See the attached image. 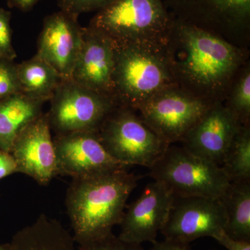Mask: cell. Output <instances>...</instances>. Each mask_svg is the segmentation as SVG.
<instances>
[{
	"mask_svg": "<svg viewBox=\"0 0 250 250\" xmlns=\"http://www.w3.org/2000/svg\"><path fill=\"white\" fill-rule=\"evenodd\" d=\"M164 51L176 85L211 104L226 100L248 49L174 18Z\"/></svg>",
	"mask_w": 250,
	"mask_h": 250,
	"instance_id": "1",
	"label": "cell"
},
{
	"mask_svg": "<svg viewBox=\"0 0 250 250\" xmlns=\"http://www.w3.org/2000/svg\"><path fill=\"white\" fill-rule=\"evenodd\" d=\"M126 169L72 179L65 207L77 245L111 234L121 223L126 202L139 179Z\"/></svg>",
	"mask_w": 250,
	"mask_h": 250,
	"instance_id": "2",
	"label": "cell"
},
{
	"mask_svg": "<svg viewBox=\"0 0 250 250\" xmlns=\"http://www.w3.org/2000/svg\"><path fill=\"white\" fill-rule=\"evenodd\" d=\"M174 19L164 0H113L96 13L88 27L117 45L164 48Z\"/></svg>",
	"mask_w": 250,
	"mask_h": 250,
	"instance_id": "3",
	"label": "cell"
},
{
	"mask_svg": "<svg viewBox=\"0 0 250 250\" xmlns=\"http://www.w3.org/2000/svg\"><path fill=\"white\" fill-rule=\"evenodd\" d=\"M116 49L113 97L120 106L136 110L156 94L177 85L164 47L116 45Z\"/></svg>",
	"mask_w": 250,
	"mask_h": 250,
	"instance_id": "4",
	"label": "cell"
},
{
	"mask_svg": "<svg viewBox=\"0 0 250 250\" xmlns=\"http://www.w3.org/2000/svg\"><path fill=\"white\" fill-rule=\"evenodd\" d=\"M149 170L153 179L175 196L221 198L230 184L220 166L172 144Z\"/></svg>",
	"mask_w": 250,
	"mask_h": 250,
	"instance_id": "5",
	"label": "cell"
},
{
	"mask_svg": "<svg viewBox=\"0 0 250 250\" xmlns=\"http://www.w3.org/2000/svg\"><path fill=\"white\" fill-rule=\"evenodd\" d=\"M102 143L115 159L128 166L153 165L169 146L133 108L119 106L98 130Z\"/></svg>",
	"mask_w": 250,
	"mask_h": 250,
	"instance_id": "6",
	"label": "cell"
},
{
	"mask_svg": "<svg viewBox=\"0 0 250 250\" xmlns=\"http://www.w3.org/2000/svg\"><path fill=\"white\" fill-rule=\"evenodd\" d=\"M46 113L55 134L98 131L120 105L113 97L75 83L62 80L49 100Z\"/></svg>",
	"mask_w": 250,
	"mask_h": 250,
	"instance_id": "7",
	"label": "cell"
},
{
	"mask_svg": "<svg viewBox=\"0 0 250 250\" xmlns=\"http://www.w3.org/2000/svg\"><path fill=\"white\" fill-rule=\"evenodd\" d=\"M174 18L248 49L250 0H164Z\"/></svg>",
	"mask_w": 250,
	"mask_h": 250,
	"instance_id": "8",
	"label": "cell"
},
{
	"mask_svg": "<svg viewBox=\"0 0 250 250\" xmlns=\"http://www.w3.org/2000/svg\"><path fill=\"white\" fill-rule=\"evenodd\" d=\"M211 104L174 85L156 94L136 111L163 141L171 145L181 142Z\"/></svg>",
	"mask_w": 250,
	"mask_h": 250,
	"instance_id": "9",
	"label": "cell"
},
{
	"mask_svg": "<svg viewBox=\"0 0 250 250\" xmlns=\"http://www.w3.org/2000/svg\"><path fill=\"white\" fill-rule=\"evenodd\" d=\"M227 221L220 198L174 195L161 233L165 239L190 243L202 237L214 238L225 231Z\"/></svg>",
	"mask_w": 250,
	"mask_h": 250,
	"instance_id": "10",
	"label": "cell"
},
{
	"mask_svg": "<svg viewBox=\"0 0 250 250\" xmlns=\"http://www.w3.org/2000/svg\"><path fill=\"white\" fill-rule=\"evenodd\" d=\"M53 141L58 175L80 178L129 167L107 152L98 131L56 134Z\"/></svg>",
	"mask_w": 250,
	"mask_h": 250,
	"instance_id": "11",
	"label": "cell"
},
{
	"mask_svg": "<svg viewBox=\"0 0 250 250\" xmlns=\"http://www.w3.org/2000/svg\"><path fill=\"white\" fill-rule=\"evenodd\" d=\"M51 131L47 114L42 113L21 131L11 149L18 173L29 176L41 186L58 176Z\"/></svg>",
	"mask_w": 250,
	"mask_h": 250,
	"instance_id": "12",
	"label": "cell"
},
{
	"mask_svg": "<svg viewBox=\"0 0 250 250\" xmlns=\"http://www.w3.org/2000/svg\"><path fill=\"white\" fill-rule=\"evenodd\" d=\"M82 33L78 18L61 10L49 15L44 20L36 55L55 69L62 80H70Z\"/></svg>",
	"mask_w": 250,
	"mask_h": 250,
	"instance_id": "13",
	"label": "cell"
},
{
	"mask_svg": "<svg viewBox=\"0 0 250 250\" xmlns=\"http://www.w3.org/2000/svg\"><path fill=\"white\" fill-rule=\"evenodd\" d=\"M173 197L172 192L159 182L148 184L141 196L125 211L118 237L134 244L154 243L165 225Z\"/></svg>",
	"mask_w": 250,
	"mask_h": 250,
	"instance_id": "14",
	"label": "cell"
},
{
	"mask_svg": "<svg viewBox=\"0 0 250 250\" xmlns=\"http://www.w3.org/2000/svg\"><path fill=\"white\" fill-rule=\"evenodd\" d=\"M116 52V45L107 36L89 27H83L82 45L70 80L114 98Z\"/></svg>",
	"mask_w": 250,
	"mask_h": 250,
	"instance_id": "15",
	"label": "cell"
},
{
	"mask_svg": "<svg viewBox=\"0 0 250 250\" xmlns=\"http://www.w3.org/2000/svg\"><path fill=\"white\" fill-rule=\"evenodd\" d=\"M241 126L223 103H214L180 143L189 152L220 166Z\"/></svg>",
	"mask_w": 250,
	"mask_h": 250,
	"instance_id": "16",
	"label": "cell"
},
{
	"mask_svg": "<svg viewBox=\"0 0 250 250\" xmlns=\"http://www.w3.org/2000/svg\"><path fill=\"white\" fill-rule=\"evenodd\" d=\"M10 244L12 250H76L73 237L60 222L44 214L18 231Z\"/></svg>",
	"mask_w": 250,
	"mask_h": 250,
	"instance_id": "17",
	"label": "cell"
},
{
	"mask_svg": "<svg viewBox=\"0 0 250 250\" xmlns=\"http://www.w3.org/2000/svg\"><path fill=\"white\" fill-rule=\"evenodd\" d=\"M45 103L22 92L0 100V149L11 152L18 135L42 114Z\"/></svg>",
	"mask_w": 250,
	"mask_h": 250,
	"instance_id": "18",
	"label": "cell"
},
{
	"mask_svg": "<svg viewBox=\"0 0 250 250\" xmlns=\"http://www.w3.org/2000/svg\"><path fill=\"white\" fill-rule=\"evenodd\" d=\"M220 199L228 218L225 233L233 239L250 241V181L230 182Z\"/></svg>",
	"mask_w": 250,
	"mask_h": 250,
	"instance_id": "19",
	"label": "cell"
},
{
	"mask_svg": "<svg viewBox=\"0 0 250 250\" xmlns=\"http://www.w3.org/2000/svg\"><path fill=\"white\" fill-rule=\"evenodd\" d=\"M16 70L22 93L44 102L49 101L62 81L55 69L37 55L16 64Z\"/></svg>",
	"mask_w": 250,
	"mask_h": 250,
	"instance_id": "20",
	"label": "cell"
},
{
	"mask_svg": "<svg viewBox=\"0 0 250 250\" xmlns=\"http://www.w3.org/2000/svg\"><path fill=\"white\" fill-rule=\"evenodd\" d=\"M220 167L230 182L250 181V125H242Z\"/></svg>",
	"mask_w": 250,
	"mask_h": 250,
	"instance_id": "21",
	"label": "cell"
},
{
	"mask_svg": "<svg viewBox=\"0 0 250 250\" xmlns=\"http://www.w3.org/2000/svg\"><path fill=\"white\" fill-rule=\"evenodd\" d=\"M224 104L242 125H250V62L238 73Z\"/></svg>",
	"mask_w": 250,
	"mask_h": 250,
	"instance_id": "22",
	"label": "cell"
},
{
	"mask_svg": "<svg viewBox=\"0 0 250 250\" xmlns=\"http://www.w3.org/2000/svg\"><path fill=\"white\" fill-rule=\"evenodd\" d=\"M21 92L14 61L0 59V100Z\"/></svg>",
	"mask_w": 250,
	"mask_h": 250,
	"instance_id": "23",
	"label": "cell"
},
{
	"mask_svg": "<svg viewBox=\"0 0 250 250\" xmlns=\"http://www.w3.org/2000/svg\"><path fill=\"white\" fill-rule=\"evenodd\" d=\"M76 250H143L141 245L134 244L123 241L113 233L88 242L77 245Z\"/></svg>",
	"mask_w": 250,
	"mask_h": 250,
	"instance_id": "24",
	"label": "cell"
},
{
	"mask_svg": "<svg viewBox=\"0 0 250 250\" xmlns=\"http://www.w3.org/2000/svg\"><path fill=\"white\" fill-rule=\"evenodd\" d=\"M113 0H58L61 11L78 18L84 13L93 12L103 9Z\"/></svg>",
	"mask_w": 250,
	"mask_h": 250,
	"instance_id": "25",
	"label": "cell"
},
{
	"mask_svg": "<svg viewBox=\"0 0 250 250\" xmlns=\"http://www.w3.org/2000/svg\"><path fill=\"white\" fill-rule=\"evenodd\" d=\"M10 21L11 13L0 8V59L14 61L17 55L13 45Z\"/></svg>",
	"mask_w": 250,
	"mask_h": 250,
	"instance_id": "26",
	"label": "cell"
},
{
	"mask_svg": "<svg viewBox=\"0 0 250 250\" xmlns=\"http://www.w3.org/2000/svg\"><path fill=\"white\" fill-rule=\"evenodd\" d=\"M18 173V166L11 152L0 149V179Z\"/></svg>",
	"mask_w": 250,
	"mask_h": 250,
	"instance_id": "27",
	"label": "cell"
},
{
	"mask_svg": "<svg viewBox=\"0 0 250 250\" xmlns=\"http://www.w3.org/2000/svg\"><path fill=\"white\" fill-rule=\"evenodd\" d=\"M214 239L228 250H250V241L233 239L225 231L215 236Z\"/></svg>",
	"mask_w": 250,
	"mask_h": 250,
	"instance_id": "28",
	"label": "cell"
},
{
	"mask_svg": "<svg viewBox=\"0 0 250 250\" xmlns=\"http://www.w3.org/2000/svg\"><path fill=\"white\" fill-rule=\"evenodd\" d=\"M149 250H190V243L165 239L162 242L157 241L152 243Z\"/></svg>",
	"mask_w": 250,
	"mask_h": 250,
	"instance_id": "29",
	"label": "cell"
},
{
	"mask_svg": "<svg viewBox=\"0 0 250 250\" xmlns=\"http://www.w3.org/2000/svg\"><path fill=\"white\" fill-rule=\"evenodd\" d=\"M39 0H8L11 7L16 8L22 11H28L32 9Z\"/></svg>",
	"mask_w": 250,
	"mask_h": 250,
	"instance_id": "30",
	"label": "cell"
},
{
	"mask_svg": "<svg viewBox=\"0 0 250 250\" xmlns=\"http://www.w3.org/2000/svg\"><path fill=\"white\" fill-rule=\"evenodd\" d=\"M0 250H12L11 244L0 245Z\"/></svg>",
	"mask_w": 250,
	"mask_h": 250,
	"instance_id": "31",
	"label": "cell"
}]
</instances>
